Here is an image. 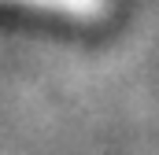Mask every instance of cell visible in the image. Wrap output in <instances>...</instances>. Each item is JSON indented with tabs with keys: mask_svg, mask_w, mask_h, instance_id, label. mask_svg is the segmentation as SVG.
I'll return each instance as SVG.
<instances>
[{
	"mask_svg": "<svg viewBox=\"0 0 159 155\" xmlns=\"http://www.w3.org/2000/svg\"><path fill=\"white\" fill-rule=\"evenodd\" d=\"M34 4H52L59 11H74V15H96L100 0H34Z\"/></svg>",
	"mask_w": 159,
	"mask_h": 155,
	"instance_id": "1",
	"label": "cell"
}]
</instances>
